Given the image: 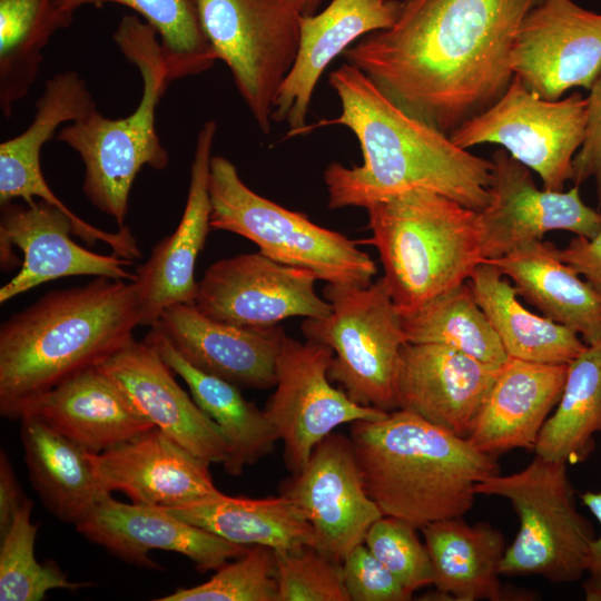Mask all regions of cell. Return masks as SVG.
<instances>
[{"instance_id":"1","label":"cell","mask_w":601,"mask_h":601,"mask_svg":"<svg viewBox=\"0 0 601 601\" xmlns=\"http://www.w3.org/2000/svg\"><path fill=\"white\" fill-rule=\"evenodd\" d=\"M540 0H401L394 23L344 50L407 114L451 135L510 86L515 32Z\"/></svg>"},{"instance_id":"2","label":"cell","mask_w":601,"mask_h":601,"mask_svg":"<svg viewBox=\"0 0 601 601\" xmlns=\"http://www.w3.org/2000/svg\"><path fill=\"white\" fill-rule=\"evenodd\" d=\"M341 114L308 129L342 125L356 136L361 166L324 170L329 209L364 207L412 188H426L481 211L490 200L492 160L455 145L449 135L407 114L363 71L345 62L328 77Z\"/></svg>"},{"instance_id":"3","label":"cell","mask_w":601,"mask_h":601,"mask_svg":"<svg viewBox=\"0 0 601 601\" xmlns=\"http://www.w3.org/2000/svg\"><path fill=\"white\" fill-rule=\"evenodd\" d=\"M140 325L135 282L97 277L51 290L0 327V414L20 420L43 395L121 349Z\"/></svg>"},{"instance_id":"4","label":"cell","mask_w":601,"mask_h":601,"mask_svg":"<svg viewBox=\"0 0 601 601\" xmlns=\"http://www.w3.org/2000/svg\"><path fill=\"white\" fill-rule=\"evenodd\" d=\"M349 439L364 487L383 515L417 529L464 516L475 486L501 473L496 456L402 408L352 423Z\"/></svg>"},{"instance_id":"5","label":"cell","mask_w":601,"mask_h":601,"mask_svg":"<svg viewBox=\"0 0 601 601\" xmlns=\"http://www.w3.org/2000/svg\"><path fill=\"white\" fill-rule=\"evenodd\" d=\"M386 288L401 314L466 282L482 262L479 211L426 188H412L366 207Z\"/></svg>"},{"instance_id":"6","label":"cell","mask_w":601,"mask_h":601,"mask_svg":"<svg viewBox=\"0 0 601 601\" xmlns=\"http://www.w3.org/2000/svg\"><path fill=\"white\" fill-rule=\"evenodd\" d=\"M124 57L140 73L142 90L136 109L112 119L97 109L63 127L56 139L80 157L82 190L99 211L124 226L135 178L142 167L162 170L169 155L156 129V111L169 83L157 31L136 14H127L114 32Z\"/></svg>"},{"instance_id":"7","label":"cell","mask_w":601,"mask_h":601,"mask_svg":"<svg viewBox=\"0 0 601 601\" xmlns=\"http://www.w3.org/2000/svg\"><path fill=\"white\" fill-rule=\"evenodd\" d=\"M208 188L211 229L243 236L270 259L308 269L327 284L373 283L376 264L356 242L258 195L227 158L213 156Z\"/></svg>"},{"instance_id":"8","label":"cell","mask_w":601,"mask_h":601,"mask_svg":"<svg viewBox=\"0 0 601 601\" xmlns=\"http://www.w3.org/2000/svg\"><path fill=\"white\" fill-rule=\"evenodd\" d=\"M477 495L508 500L520 522L500 565L504 575H539L554 583L585 575L591 522L577 509L568 464L535 454L523 470L492 475L475 486Z\"/></svg>"},{"instance_id":"9","label":"cell","mask_w":601,"mask_h":601,"mask_svg":"<svg viewBox=\"0 0 601 601\" xmlns=\"http://www.w3.org/2000/svg\"><path fill=\"white\" fill-rule=\"evenodd\" d=\"M323 296L329 314L305 318L302 333L332 348L329 380L359 405L396 410L401 351L407 341L383 278L366 287L327 284Z\"/></svg>"},{"instance_id":"10","label":"cell","mask_w":601,"mask_h":601,"mask_svg":"<svg viewBox=\"0 0 601 601\" xmlns=\"http://www.w3.org/2000/svg\"><path fill=\"white\" fill-rule=\"evenodd\" d=\"M206 38L264 134L295 61L303 13L289 0H197Z\"/></svg>"},{"instance_id":"11","label":"cell","mask_w":601,"mask_h":601,"mask_svg":"<svg viewBox=\"0 0 601 601\" xmlns=\"http://www.w3.org/2000/svg\"><path fill=\"white\" fill-rule=\"evenodd\" d=\"M587 98L573 92L546 100L513 76L505 92L450 138L463 149L495 144L539 175L542 187L563 190L585 132Z\"/></svg>"},{"instance_id":"12","label":"cell","mask_w":601,"mask_h":601,"mask_svg":"<svg viewBox=\"0 0 601 601\" xmlns=\"http://www.w3.org/2000/svg\"><path fill=\"white\" fill-rule=\"evenodd\" d=\"M331 347L284 336L276 361L275 392L264 412L278 440L292 474L307 464L315 446L335 427L357 421H374L388 412L364 406L335 388L328 377Z\"/></svg>"},{"instance_id":"13","label":"cell","mask_w":601,"mask_h":601,"mask_svg":"<svg viewBox=\"0 0 601 601\" xmlns=\"http://www.w3.org/2000/svg\"><path fill=\"white\" fill-rule=\"evenodd\" d=\"M317 276L277 263L260 252L211 264L197 283L195 306L206 316L245 328L278 325L290 317L319 318L332 306L314 288Z\"/></svg>"},{"instance_id":"14","label":"cell","mask_w":601,"mask_h":601,"mask_svg":"<svg viewBox=\"0 0 601 601\" xmlns=\"http://www.w3.org/2000/svg\"><path fill=\"white\" fill-rule=\"evenodd\" d=\"M513 76L546 100L589 89L601 70V13L573 0H540L521 21L510 56Z\"/></svg>"},{"instance_id":"15","label":"cell","mask_w":601,"mask_h":601,"mask_svg":"<svg viewBox=\"0 0 601 601\" xmlns=\"http://www.w3.org/2000/svg\"><path fill=\"white\" fill-rule=\"evenodd\" d=\"M490 200L479 211L484 260L500 258L520 246L564 230L592 237L601 228V210L588 206L580 186L540 189L531 169L499 148L492 156Z\"/></svg>"},{"instance_id":"16","label":"cell","mask_w":601,"mask_h":601,"mask_svg":"<svg viewBox=\"0 0 601 601\" xmlns=\"http://www.w3.org/2000/svg\"><path fill=\"white\" fill-rule=\"evenodd\" d=\"M280 494L305 511L315 548L339 562L383 516L364 487L351 439L342 433L321 441L303 470L282 483Z\"/></svg>"},{"instance_id":"17","label":"cell","mask_w":601,"mask_h":601,"mask_svg":"<svg viewBox=\"0 0 601 601\" xmlns=\"http://www.w3.org/2000/svg\"><path fill=\"white\" fill-rule=\"evenodd\" d=\"M70 235L71 218L43 200L1 205V266L10 269L17 265L12 246L22 250L23 262L17 275L0 288V303L61 277L91 275L136 280L137 275L126 269L132 260L93 253L75 243Z\"/></svg>"},{"instance_id":"18","label":"cell","mask_w":601,"mask_h":601,"mask_svg":"<svg viewBox=\"0 0 601 601\" xmlns=\"http://www.w3.org/2000/svg\"><path fill=\"white\" fill-rule=\"evenodd\" d=\"M89 541L112 555L146 569L159 566L148 555L151 550L187 556L201 572L217 571L250 546L227 541L203 528L174 516L162 508L127 504L107 497L76 525Z\"/></svg>"},{"instance_id":"19","label":"cell","mask_w":601,"mask_h":601,"mask_svg":"<svg viewBox=\"0 0 601 601\" xmlns=\"http://www.w3.org/2000/svg\"><path fill=\"white\" fill-rule=\"evenodd\" d=\"M501 366L446 345L406 342L401 351L397 408L466 437Z\"/></svg>"},{"instance_id":"20","label":"cell","mask_w":601,"mask_h":601,"mask_svg":"<svg viewBox=\"0 0 601 601\" xmlns=\"http://www.w3.org/2000/svg\"><path fill=\"white\" fill-rule=\"evenodd\" d=\"M98 367L155 427L209 464L225 462L227 446L220 428L180 387L149 342L132 338Z\"/></svg>"},{"instance_id":"21","label":"cell","mask_w":601,"mask_h":601,"mask_svg":"<svg viewBox=\"0 0 601 601\" xmlns=\"http://www.w3.org/2000/svg\"><path fill=\"white\" fill-rule=\"evenodd\" d=\"M217 125L206 121L199 129L190 166V181L177 228L162 238L134 280L138 288L140 325L152 326L170 305L194 304L197 283L195 265L211 230L209 170Z\"/></svg>"},{"instance_id":"22","label":"cell","mask_w":601,"mask_h":601,"mask_svg":"<svg viewBox=\"0 0 601 601\" xmlns=\"http://www.w3.org/2000/svg\"><path fill=\"white\" fill-rule=\"evenodd\" d=\"M90 459L104 489L120 491L132 503L175 508L220 492L209 463L157 427L101 453H90Z\"/></svg>"},{"instance_id":"23","label":"cell","mask_w":601,"mask_h":601,"mask_svg":"<svg viewBox=\"0 0 601 601\" xmlns=\"http://www.w3.org/2000/svg\"><path fill=\"white\" fill-rule=\"evenodd\" d=\"M152 326L205 373L240 388L263 390L276 384V361L285 336L278 325L234 326L206 316L195 304L179 303L165 308Z\"/></svg>"},{"instance_id":"24","label":"cell","mask_w":601,"mask_h":601,"mask_svg":"<svg viewBox=\"0 0 601 601\" xmlns=\"http://www.w3.org/2000/svg\"><path fill=\"white\" fill-rule=\"evenodd\" d=\"M397 0H332L318 13L303 14L299 47L277 96L272 119L286 121L288 136L303 134L314 89L332 60L364 36L390 28Z\"/></svg>"},{"instance_id":"25","label":"cell","mask_w":601,"mask_h":601,"mask_svg":"<svg viewBox=\"0 0 601 601\" xmlns=\"http://www.w3.org/2000/svg\"><path fill=\"white\" fill-rule=\"evenodd\" d=\"M569 364L509 357L500 367L466 439L497 456L534 450L541 428L560 401Z\"/></svg>"},{"instance_id":"26","label":"cell","mask_w":601,"mask_h":601,"mask_svg":"<svg viewBox=\"0 0 601 601\" xmlns=\"http://www.w3.org/2000/svg\"><path fill=\"white\" fill-rule=\"evenodd\" d=\"M26 414L37 416L95 454L155 427L98 366L55 387Z\"/></svg>"},{"instance_id":"27","label":"cell","mask_w":601,"mask_h":601,"mask_svg":"<svg viewBox=\"0 0 601 601\" xmlns=\"http://www.w3.org/2000/svg\"><path fill=\"white\" fill-rule=\"evenodd\" d=\"M427 548L433 584L450 600H519L532 598L511 592L500 581L506 545L502 532L487 522L469 524L462 518L445 519L421 528Z\"/></svg>"},{"instance_id":"28","label":"cell","mask_w":601,"mask_h":601,"mask_svg":"<svg viewBox=\"0 0 601 601\" xmlns=\"http://www.w3.org/2000/svg\"><path fill=\"white\" fill-rule=\"evenodd\" d=\"M484 262L495 265L543 316L573 329L587 345L601 342V294L559 258L552 243L533 240Z\"/></svg>"},{"instance_id":"29","label":"cell","mask_w":601,"mask_h":601,"mask_svg":"<svg viewBox=\"0 0 601 601\" xmlns=\"http://www.w3.org/2000/svg\"><path fill=\"white\" fill-rule=\"evenodd\" d=\"M30 483L60 521L77 525L111 493L101 485L90 452L35 415L20 418Z\"/></svg>"},{"instance_id":"30","label":"cell","mask_w":601,"mask_h":601,"mask_svg":"<svg viewBox=\"0 0 601 601\" xmlns=\"http://www.w3.org/2000/svg\"><path fill=\"white\" fill-rule=\"evenodd\" d=\"M145 339L184 380L194 401L220 428L227 446L223 465L228 474L240 475L273 451L278 441L273 425L264 410L243 396L239 386L193 366L154 326Z\"/></svg>"},{"instance_id":"31","label":"cell","mask_w":601,"mask_h":601,"mask_svg":"<svg viewBox=\"0 0 601 601\" xmlns=\"http://www.w3.org/2000/svg\"><path fill=\"white\" fill-rule=\"evenodd\" d=\"M190 524L236 544L274 551L314 546V529L305 511L290 497L249 499L219 492L204 500L162 508Z\"/></svg>"},{"instance_id":"32","label":"cell","mask_w":601,"mask_h":601,"mask_svg":"<svg viewBox=\"0 0 601 601\" xmlns=\"http://www.w3.org/2000/svg\"><path fill=\"white\" fill-rule=\"evenodd\" d=\"M467 283L509 357L570 364L587 348L573 329L528 311L514 285L495 265L480 263Z\"/></svg>"},{"instance_id":"33","label":"cell","mask_w":601,"mask_h":601,"mask_svg":"<svg viewBox=\"0 0 601 601\" xmlns=\"http://www.w3.org/2000/svg\"><path fill=\"white\" fill-rule=\"evenodd\" d=\"M95 109L88 85L75 70L56 73L46 81L31 124L0 144V205L13 201L29 183L43 176L41 150L58 127L78 121Z\"/></svg>"},{"instance_id":"34","label":"cell","mask_w":601,"mask_h":601,"mask_svg":"<svg viewBox=\"0 0 601 601\" xmlns=\"http://www.w3.org/2000/svg\"><path fill=\"white\" fill-rule=\"evenodd\" d=\"M601 434V342L588 345L568 368L559 403L539 434L536 455L565 464L585 462Z\"/></svg>"},{"instance_id":"35","label":"cell","mask_w":601,"mask_h":601,"mask_svg":"<svg viewBox=\"0 0 601 601\" xmlns=\"http://www.w3.org/2000/svg\"><path fill=\"white\" fill-rule=\"evenodd\" d=\"M72 19L56 0H0V108L6 118L33 86L51 37Z\"/></svg>"},{"instance_id":"36","label":"cell","mask_w":601,"mask_h":601,"mask_svg":"<svg viewBox=\"0 0 601 601\" xmlns=\"http://www.w3.org/2000/svg\"><path fill=\"white\" fill-rule=\"evenodd\" d=\"M401 315L407 342L446 345L496 366L509 358L467 280Z\"/></svg>"},{"instance_id":"37","label":"cell","mask_w":601,"mask_h":601,"mask_svg":"<svg viewBox=\"0 0 601 601\" xmlns=\"http://www.w3.org/2000/svg\"><path fill=\"white\" fill-rule=\"evenodd\" d=\"M106 2L130 8L157 31L170 81L199 75L218 60L203 30L197 0H56L71 14Z\"/></svg>"},{"instance_id":"38","label":"cell","mask_w":601,"mask_h":601,"mask_svg":"<svg viewBox=\"0 0 601 601\" xmlns=\"http://www.w3.org/2000/svg\"><path fill=\"white\" fill-rule=\"evenodd\" d=\"M33 503L27 499L0 544V600L41 601L55 589L76 591L73 582L53 561L40 563L35 555L39 524L31 519Z\"/></svg>"},{"instance_id":"39","label":"cell","mask_w":601,"mask_h":601,"mask_svg":"<svg viewBox=\"0 0 601 601\" xmlns=\"http://www.w3.org/2000/svg\"><path fill=\"white\" fill-rule=\"evenodd\" d=\"M157 601H278L275 554L267 546L254 545L227 562L205 583L180 588Z\"/></svg>"},{"instance_id":"40","label":"cell","mask_w":601,"mask_h":601,"mask_svg":"<svg viewBox=\"0 0 601 601\" xmlns=\"http://www.w3.org/2000/svg\"><path fill=\"white\" fill-rule=\"evenodd\" d=\"M274 554L278 601H349L342 562L314 546Z\"/></svg>"},{"instance_id":"41","label":"cell","mask_w":601,"mask_h":601,"mask_svg":"<svg viewBox=\"0 0 601 601\" xmlns=\"http://www.w3.org/2000/svg\"><path fill=\"white\" fill-rule=\"evenodd\" d=\"M416 530L402 519L383 515L371 525L364 539L371 553L411 593L433 584L430 554Z\"/></svg>"},{"instance_id":"42","label":"cell","mask_w":601,"mask_h":601,"mask_svg":"<svg viewBox=\"0 0 601 601\" xmlns=\"http://www.w3.org/2000/svg\"><path fill=\"white\" fill-rule=\"evenodd\" d=\"M344 584L349 601H407L406 590L366 548L355 546L342 562Z\"/></svg>"},{"instance_id":"43","label":"cell","mask_w":601,"mask_h":601,"mask_svg":"<svg viewBox=\"0 0 601 601\" xmlns=\"http://www.w3.org/2000/svg\"><path fill=\"white\" fill-rule=\"evenodd\" d=\"M588 91L585 132L583 142L573 158L571 181L581 186L592 179L601 208V70Z\"/></svg>"},{"instance_id":"44","label":"cell","mask_w":601,"mask_h":601,"mask_svg":"<svg viewBox=\"0 0 601 601\" xmlns=\"http://www.w3.org/2000/svg\"><path fill=\"white\" fill-rule=\"evenodd\" d=\"M556 252L563 263L601 294V228L590 238L575 236Z\"/></svg>"},{"instance_id":"45","label":"cell","mask_w":601,"mask_h":601,"mask_svg":"<svg viewBox=\"0 0 601 601\" xmlns=\"http://www.w3.org/2000/svg\"><path fill=\"white\" fill-rule=\"evenodd\" d=\"M28 497L6 451H0V536L11 526Z\"/></svg>"},{"instance_id":"46","label":"cell","mask_w":601,"mask_h":601,"mask_svg":"<svg viewBox=\"0 0 601 601\" xmlns=\"http://www.w3.org/2000/svg\"><path fill=\"white\" fill-rule=\"evenodd\" d=\"M582 503L594 515L601 526V491L581 494ZM587 579L582 583L587 601H601V534L590 543Z\"/></svg>"},{"instance_id":"47","label":"cell","mask_w":601,"mask_h":601,"mask_svg":"<svg viewBox=\"0 0 601 601\" xmlns=\"http://www.w3.org/2000/svg\"><path fill=\"white\" fill-rule=\"evenodd\" d=\"M303 14L315 13L316 8L322 0H289Z\"/></svg>"}]
</instances>
